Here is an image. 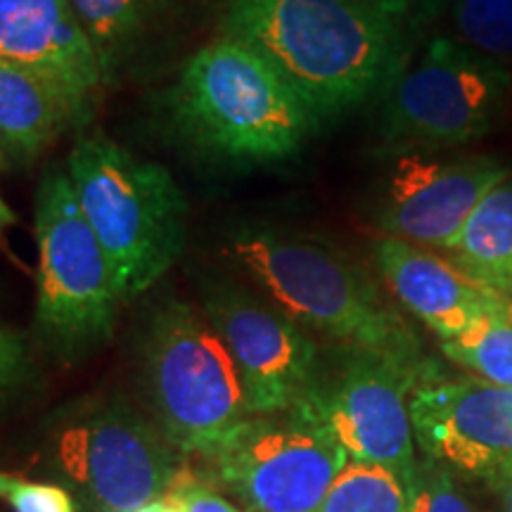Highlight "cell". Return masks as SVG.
Listing matches in <instances>:
<instances>
[{"mask_svg":"<svg viewBox=\"0 0 512 512\" xmlns=\"http://www.w3.org/2000/svg\"><path fill=\"white\" fill-rule=\"evenodd\" d=\"M228 254L264 297L306 332L427 368L420 342L373 278L328 242L271 223L228 233Z\"/></svg>","mask_w":512,"mask_h":512,"instance_id":"cell-2","label":"cell"},{"mask_svg":"<svg viewBox=\"0 0 512 512\" xmlns=\"http://www.w3.org/2000/svg\"><path fill=\"white\" fill-rule=\"evenodd\" d=\"M15 223H17V214L8 207V202L3 200V195H0V238H3L5 230L15 226Z\"/></svg>","mask_w":512,"mask_h":512,"instance_id":"cell-29","label":"cell"},{"mask_svg":"<svg viewBox=\"0 0 512 512\" xmlns=\"http://www.w3.org/2000/svg\"><path fill=\"white\" fill-rule=\"evenodd\" d=\"M510 91V67L437 36L389 79L382 133L401 152L472 143L496 126Z\"/></svg>","mask_w":512,"mask_h":512,"instance_id":"cell-8","label":"cell"},{"mask_svg":"<svg viewBox=\"0 0 512 512\" xmlns=\"http://www.w3.org/2000/svg\"><path fill=\"white\" fill-rule=\"evenodd\" d=\"M34 228L36 332L60 361H83L112 339L124 299L67 171H50L41 178Z\"/></svg>","mask_w":512,"mask_h":512,"instance_id":"cell-6","label":"cell"},{"mask_svg":"<svg viewBox=\"0 0 512 512\" xmlns=\"http://www.w3.org/2000/svg\"><path fill=\"white\" fill-rule=\"evenodd\" d=\"M43 456L91 512H128L164 496L185 456L121 396H91L50 420Z\"/></svg>","mask_w":512,"mask_h":512,"instance_id":"cell-7","label":"cell"},{"mask_svg":"<svg viewBox=\"0 0 512 512\" xmlns=\"http://www.w3.org/2000/svg\"><path fill=\"white\" fill-rule=\"evenodd\" d=\"M0 501L12 512H76L74 496L62 484L0 472Z\"/></svg>","mask_w":512,"mask_h":512,"instance_id":"cell-23","label":"cell"},{"mask_svg":"<svg viewBox=\"0 0 512 512\" xmlns=\"http://www.w3.org/2000/svg\"><path fill=\"white\" fill-rule=\"evenodd\" d=\"M425 380H430L427 368L339 347L320 356L309 392L292 411L318 422L349 460L384 467L399 477L413 498L418 458L408 401Z\"/></svg>","mask_w":512,"mask_h":512,"instance_id":"cell-9","label":"cell"},{"mask_svg":"<svg viewBox=\"0 0 512 512\" xmlns=\"http://www.w3.org/2000/svg\"><path fill=\"white\" fill-rule=\"evenodd\" d=\"M166 107L192 147L233 164L283 162L320 126L271 62L221 34L183 62Z\"/></svg>","mask_w":512,"mask_h":512,"instance_id":"cell-3","label":"cell"},{"mask_svg":"<svg viewBox=\"0 0 512 512\" xmlns=\"http://www.w3.org/2000/svg\"><path fill=\"white\" fill-rule=\"evenodd\" d=\"M451 264L486 290L512 294V176L496 185L472 211L446 249Z\"/></svg>","mask_w":512,"mask_h":512,"instance_id":"cell-18","label":"cell"},{"mask_svg":"<svg viewBox=\"0 0 512 512\" xmlns=\"http://www.w3.org/2000/svg\"><path fill=\"white\" fill-rule=\"evenodd\" d=\"M91 41L102 86L124 81L181 12L183 0H69Z\"/></svg>","mask_w":512,"mask_h":512,"instance_id":"cell-17","label":"cell"},{"mask_svg":"<svg viewBox=\"0 0 512 512\" xmlns=\"http://www.w3.org/2000/svg\"><path fill=\"white\" fill-rule=\"evenodd\" d=\"M318 512H411V494L384 467L349 460Z\"/></svg>","mask_w":512,"mask_h":512,"instance_id":"cell-19","label":"cell"},{"mask_svg":"<svg viewBox=\"0 0 512 512\" xmlns=\"http://www.w3.org/2000/svg\"><path fill=\"white\" fill-rule=\"evenodd\" d=\"M0 60L43 74L74 102L83 121L91 117L102 76L69 0H0Z\"/></svg>","mask_w":512,"mask_h":512,"instance_id":"cell-15","label":"cell"},{"mask_svg":"<svg viewBox=\"0 0 512 512\" xmlns=\"http://www.w3.org/2000/svg\"><path fill=\"white\" fill-rule=\"evenodd\" d=\"M411 512H484L467 496L456 475L432 460H418Z\"/></svg>","mask_w":512,"mask_h":512,"instance_id":"cell-22","label":"cell"},{"mask_svg":"<svg viewBox=\"0 0 512 512\" xmlns=\"http://www.w3.org/2000/svg\"><path fill=\"white\" fill-rule=\"evenodd\" d=\"M219 34L271 62L320 124L387 88L408 38L354 0H226Z\"/></svg>","mask_w":512,"mask_h":512,"instance_id":"cell-1","label":"cell"},{"mask_svg":"<svg viewBox=\"0 0 512 512\" xmlns=\"http://www.w3.org/2000/svg\"><path fill=\"white\" fill-rule=\"evenodd\" d=\"M34 380V358L27 337L0 325V403L17 396Z\"/></svg>","mask_w":512,"mask_h":512,"instance_id":"cell-24","label":"cell"},{"mask_svg":"<svg viewBox=\"0 0 512 512\" xmlns=\"http://www.w3.org/2000/svg\"><path fill=\"white\" fill-rule=\"evenodd\" d=\"M83 124L74 102L53 81L17 62L0 60V155L15 164H31L69 128Z\"/></svg>","mask_w":512,"mask_h":512,"instance_id":"cell-16","label":"cell"},{"mask_svg":"<svg viewBox=\"0 0 512 512\" xmlns=\"http://www.w3.org/2000/svg\"><path fill=\"white\" fill-rule=\"evenodd\" d=\"M140 380L150 418L185 458L209 453L249 418L226 344L183 299H164L140 332Z\"/></svg>","mask_w":512,"mask_h":512,"instance_id":"cell-5","label":"cell"},{"mask_svg":"<svg viewBox=\"0 0 512 512\" xmlns=\"http://www.w3.org/2000/svg\"><path fill=\"white\" fill-rule=\"evenodd\" d=\"M510 176V166L496 157L406 150L384 183L377 226L384 238L446 252L479 202Z\"/></svg>","mask_w":512,"mask_h":512,"instance_id":"cell-12","label":"cell"},{"mask_svg":"<svg viewBox=\"0 0 512 512\" xmlns=\"http://www.w3.org/2000/svg\"><path fill=\"white\" fill-rule=\"evenodd\" d=\"M200 294L204 316L240 373L247 413L278 415L297 408L320 363L309 332L242 285L211 280Z\"/></svg>","mask_w":512,"mask_h":512,"instance_id":"cell-11","label":"cell"},{"mask_svg":"<svg viewBox=\"0 0 512 512\" xmlns=\"http://www.w3.org/2000/svg\"><path fill=\"white\" fill-rule=\"evenodd\" d=\"M411 425L422 458L465 482H489L512 458V389L479 377L420 382Z\"/></svg>","mask_w":512,"mask_h":512,"instance_id":"cell-13","label":"cell"},{"mask_svg":"<svg viewBox=\"0 0 512 512\" xmlns=\"http://www.w3.org/2000/svg\"><path fill=\"white\" fill-rule=\"evenodd\" d=\"M169 494L178 498L185 512H245L238 503L223 496L219 489L204 482L202 477H197V472L188 465L183 467L181 475L171 484Z\"/></svg>","mask_w":512,"mask_h":512,"instance_id":"cell-26","label":"cell"},{"mask_svg":"<svg viewBox=\"0 0 512 512\" xmlns=\"http://www.w3.org/2000/svg\"><path fill=\"white\" fill-rule=\"evenodd\" d=\"M448 361L472 370L479 380L512 389V318L479 320L463 335L441 342Z\"/></svg>","mask_w":512,"mask_h":512,"instance_id":"cell-20","label":"cell"},{"mask_svg":"<svg viewBox=\"0 0 512 512\" xmlns=\"http://www.w3.org/2000/svg\"><path fill=\"white\" fill-rule=\"evenodd\" d=\"M501 503V512H512V458L496 470V475L486 482Z\"/></svg>","mask_w":512,"mask_h":512,"instance_id":"cell-27","label":"cell"},{"mask_svg":"<svg viewBox=\"0 0 512 512\" xmlns=\"http://www.w3.org/2000/svg\"><path fill=\"white\" fill-rule=\"evenodd\" d=\"M373 256L394 297L441 342L463 335L484 318H512V304L503 294L486 290L425 247L382 235Z\"/></svg>","mask_w":512,"mask_h":512,"instance_id":"cell-14","label":"cell"},{"mask_svg":"<svg viewBox=\"0 0 512 512\" xmlns=\"http://www.w3.org/2000/svg\"><path fill=\"white\" fill-rule=\"evenodd\" d=\"M128 512H185V510H183V505L178 503V498L174 494H169V491H166L164 496L155 498V501L140 505V508L128 510Z\"/></svg>","mask_w":512,"mask_h":512,"instance_id":"cell-28","label":"cell"},{"mask_svg":"<svg viewBox=\"0 0 512 512\" xmlns=\"http://www.w3.org/2000/svg\"><path fill=\"white\" fill-rule=\"evenodd\" d=\"M195 472L245 512H318L349 463L342 446L299 411L249 415Z\"/></svg>","mask_w":512,"mask_h":512,"instance_id":"cell-10","label":"cell"},{"mask_svg":"<svg viewBox=\"0 0 512 512\" xmlns=\"http://www.w3.org/2000/svg\"><path fill=\"white\" fill-rule=\"evenodd\" d=\"M67 174L124 304L152 290L188 245V200L171 171L88 136L69 152Z\"/></svg>","mask_w":512,"mask_h":512,"instance_id":"cell-4","label":"cell"},{"mask_svg":"<svg viewBox=\"0 0 512 512\" xmlns=\"http://www.w3.org/2000/svg\"><path fill=\"white\" fill-rule=\"evenodd\" d=\"M356 5L401 27L406 34L425 27L441 12L451 8V0H354Z\"/></svg>","mask_w":512,"mask_h":512,"instance_id":"cell-25","label":"cell"},{"mask_svg":"<svg viewBox=\"0 0 512 512\" xmlns=\"http://www.w3.org/2000/svg\"><path fill=\"white\" fill-rule=\"evenodd\" d=\"M456 41L512 67V0H451Z\"/></svg>","mask_w":512,"mask_h":512,"instance_id":"cell-21","label":"cell"}]
</instances>
